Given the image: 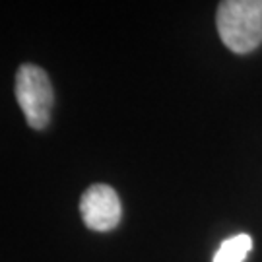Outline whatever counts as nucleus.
<instances>
[{"instance_id":"3","label":"nucleus","mask_w":262,"mask_h":262,"mask_svg":"<svg viewBox=\"0 0 262 262\" xmlns=\"http://www.w3.org/2000/svg\"><path fill=\"white\" fill-rule=\"evenodd\" d=\"M80 214L85 227L94 231H111L121 224V200L117 190L109 185L97 183L80 198Z\"/></svg>"},{"instance_id":"4","label":"nucleus","mask_w":262,"mask_h":262,"mask_svg":"<svg viewBox=\"0 0 262 262\" xmlns=\"http://www.w3.org/2000/svg\"><path fill=\"white\" fill-rule=\"evenodd\" d=\"M253 249V239L247 233H237L227 237L220 249L214 253L212 262H245Z\"/></svg>"},{"instance_id":"2","label":"nucleus","mask_w":262,"mask_h":262,"mask_svg":"<svg viewBox=\"0 0 262 262\" xmlns=\"http://www.w3.org/2000/svg\"><path fill=\"white\" fill-rule=\"evenodd\" d=\"M14 94L29 126L43 130L51 121V109L55 101L47 72L35 64H21L16 72Z\"/></svg>"},{"instance_id":"1","label":"nucleus","mask_w":262,"mask_h":262,"mask_svg":"<svg viewBox=\"0 0 262 262\" xmlns=\"http://www.w3.org/2000/svg\"><path fill=\"white\" fill-rule=\"evenodd\" d=\"M215 28L229 51L247 55L262 43V0H225L215 12Z\"/></svg>"}]
</instances>
